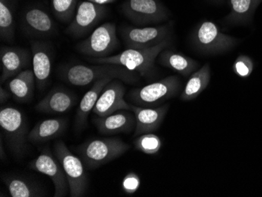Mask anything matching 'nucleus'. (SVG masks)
Masks as SVG:
<instances>
[{
  "mask_svg": "<svg viewBox=\"0 0 262 197\" xmlns=\"http://www.w3.org/2000/svg\"><path fill=\"white\" fill-rule=\"evenodd\" d=\"M59 73L63 80L77 86H86L104 78L120 79L127 83H136L139 80L138 73L117 64H66L60 69Z\"/></svg>",
  "mask_w": 262,
  "mask_h": 197,
  "instance_id": "obj_1",
  "label": "nucleus"
},
{
  "mask_svg": "<svg viewBox=\"0 0 262 197\" xmlns=\"http://www.w3.org/2000/svg\"><path fill=\"white\" fill-rule=\"evenodd\" d=\"M170 45V39L153 48L145 49H126L116 55L101 58H90L93 64H112L123 66L130 71L136 72L141 77L154 79L157 76L156 59L163 50Z\"/></svg>",
  "mask_w": 262,
  "mask_h": 197,
  "instance_id": "obj_2",
  "label": "nucleus"
},
{
  "mask_svg": "<svg viewBox=\"0 0 262 197\" xmlns=\"http://www.w3.org/2000/svg\"><path fill=\"white\" fill-rule=\"evenodd\" d=\"M129 148L121 138H103L86 141L76 150L85 167L93 170L119 158Z\"/></svg>",
  "mask_w": 262,
  "mask_h": 197,
  "instance_id": "obj_3",
  "label": "nucleus"
},
{
  "mask_svg": "<svg viewBox=\"0 0 262 197\" xmlns=\"http://www.w3.org/2000/svg\"><path fill=\"white\" fill-rule=\"evenodd\" d=\"M53 152L66 172L70 196H84L88 191L89 179L81 159L71 152L62 140L57 141L54 143Z\"/></svg>",
  "mask_w": 262,
  "mask_h": 197,
  "instance_id": "obj_4",
  "label": "nucleus"
},
{
  "mask_svg": "<svg viewBox=\"0 0 262 197\" xmlns=\"http://www.w3.org/2000/svg\"><path fill=\"white\" fill-rule=\"evenodd\" d=\"M0 126L12 154L17 158H21L26 154L29 142L27 122L23 113L14 107H2Z\"/></svg>",
  "mask_w": 262,
  "mask_h": 197,
  "instance_id": "obj_5",
  "label": "nucleus"
},
{
  "mask_svg": "<svg viewBox=\"0 0 262 197\" xmlns=\"http://www.w3.org/2000/svg\"><path fill=\"white\" fill-rule=\"evenodd\" d=\"M181 88L182 81L179 78L166 76L161 80L132 90L128 95V99L138 106H154L176 96Z\"/></svg>",
  "mask_w": 262,
  "mask_h": 197,
  "instance_id": "obj_6",
  "label": "nucleus"
},
{
  "mask_svg": "<svg viewBox=\"0 0 262 197\" xmlns=\"http://www.w3.org/2000/svg\"><path fill=\"white\" fill-rule=\"evenodd\" d=\"M192 41L197 50L207 54L227 52L238 42L236 38L221 32L217 25L209 20H204L197 26L192 33Z\"/></svg>",
  "mask_w": 262,
  "mask_h": 197,
  "instance_id": "obj_7",
  "label": "nucleus"
},
{
  "mask_svg": "<svg viewBox=\"0 0 262 197\" xmlns=\"http://www.w3.org/2000/svg\"><path fill=\"white\" fill-rule=\"evenodd\" d=\"M119 44L116 25L108 22L94 29L86 39L77 44L76 50L91 58H101L108 57Z\"/></svg>",
  "mask_w": 262,
  "mask_h": 197,
  "instance_id": "obj_8",
  "label": "nucleus"
},
{
  "mask_svg": "<svg viewBox=\"0 0 262 197\" xmlns=\"http://www.w3.org/2000/svg\"><path fill=\"white\" fill-rule=\"evenodd\" d=\"M171 26L166 24L142 28L126 26L120 35L126 49H145L171 39Z\"/></svg>",
  "mask_w": 262,
  "mask_h": 197,
  "instance_id": "obj_9",
  "label": "nucleus"
},
{
  "mask_svg": "<svg viewBox=\"0 0 262 197\" xmlns=\"http://www.w3.org/2000/svg\"><path fill=\"white\" fill-rule=\"evenodd\" d=\"M122 11L138 26L159 24L170 17L169 10L158 0H126Z\"/></svg>",
  "mask_w": 262,
  "mask_h": 197,
  "instance_id": "obj_10",
  "label": "nucleus"
},
{
  "mask_svg": "<svg viewBox=\"0 0 262 197\" xmlns=\"http://www.w3.org/2000/svg\"><path fill=\"white\" fill-rule=\"evenodd\" d=\"M29 168L48 176L54 186V196L64 197L69 192V185L66 172L61 163L51 152L45 148L36 158L29 163Z\"/></svg>",
  "mask_w": 262,
  "mask_h": 197,
  "instance_id": "obj_11",
  "label": "nucleus"
},
{
  "mask_svg": "<svg viewBox=\"0 0 262 197\" xmlns=\"http://www.w3.org/2000/svg\"><path fill=\"white\" fill-rule=\"evenodd\" d=\"M106 10L105 6L86 0L79 3L73 20L66 29V33L76 38L84 36L101 21L105 15Z\"/></svg>",
  "mask_w": 262,
  "mask_h": 197,
  "instance_id": "obj_12",
  "label": "nucleus"
},
{
  "mask_svg": "<svg viewBox=\"0 0 262 197\" xmlns=\"http://www.w3.org/2000/svg\"><path fill=\"white\" fill-rule=\"evenodd\" d=\"M126 88L120 79H113L104 86L93 110L100 117H107L120 110L131 111L130 104L124 99Z\"/></svg>",
  "mask_w": 262,
  "mask_h": 197,
  "instance_id": "obj_13",
  "label": "nucleus"
},
{
  "mask_svg": "<svg viewBox=\"0 0 262 197\" xmlns=\"http://www.w3.org/2000/svg\"><path fill=\"white\" fill-rule=\"evenodd\" d=\"M32 54V69L35 75V85L42 91L48 84L52 67V51L49 44L34 41L31 44Z\"/></svg>",
  "mask_w": 262,
  "mask_h": 197,
  "instance_id": "obj_14",
  "label": "nucleus"
},
{
  "mask_svg": "<svg viewBox=\"0 0 262 197\" xmlns=\"http://www.w3.org/2000/svg\"><path fill=\"white\" fill-rule=\"evenodd\" d=\"M130 108L136 119V126L134 134V137L136 138L140 135L152 133L158 130L168 112L169 105L165 104L157 108H146L130 105Z\"/></svg>",
  "mask_w": 262,
  "mask_h": 197,
  "instance_id": "obj_15",
  "label": "nucleus"
},
{
  "mask_svg": "<svg viewBox=\"0 0 262 197\" xmlns=\"http://www.w3.org/2000/svg\"><path fill=\"white\" fill-rule=\"evenodd\" d=\"M1 83L17 76L30 64L31 55L28 50L3 46L0 50Z\"/></svg>",
  "mask_w": 262,
  "mask_h": 197,
  "instance_id": "obj_16",
  "label": "nucleus"
},
{
  "mask_svg": "<svg viewBox=\"0 0 262 197\" xmlns=\"http://www.w3.org/2000/svg\"><path fill=\"white\" fill-rule=\"evenodd\" d=\"M93 122L98 132L104 135L130 133L136 126L135 114L128 110L117 111L104 117L97 116L93 119Z\"/></svg>",
  "mask_w": 262,
  "mask_h": 197,
  "instance_id": "obj_17",
  "label": "nucleus"
},
{
  "mask_svg": "<svg viewBox=\"0 0 262 197\" xmlns=\"http://www.w3.org/2000/svg\"><path fill=\"white\" fill-rule=\"evenodd\" d=\"M76 101L77 98L72 91L59 86L51 90L35 105V110L47 114H62L73 108Z\"/></svg>",
  "mask_w": 262,
  "mask_h": 197,
  "instance_id": "obj_18",
  "label": "nucleus"
},
{
  "mask_svg": "<svg viewBox=\"0 0 262 197\" xmlns=\"http://www.w3.org/2000/svg\"><path fill=\"white\" fill-rule=\"evenodd\" d=\"M22 27L26 33L32 36L45 37L54 35L56 26L54 20L42 9L32 7L24 13Z\"/></svg>",
  "mask_w": 262,
  "mask_h": 197,
  "instance_id": "obj_19",
  "label": "nucleus"
},
{
  "mask_svg": "<svg viewBox=\"0 0 262 197\" xmlns=\"http://www.w3.org/2000/svg\"><path fill=\"white\" fill-rule=\"evenodd\" d=\"M67 126V120L64 118L41 120L29 132L28 140L37 145L46 143L61 137L66 132Z\"/></svg>",
  "mask_w": 262,
  "mask_h": 197,
  "instance_id": "obj_20",
  "label": "nucleus"
},
{
  "mask_svg": "<svg viewBox=\"0 0 262 197\" xmlns=\"http://www.w3.org/2000/svg\"><path fill=\"white\" fill-rule=\"evenodd\" d=\"M113 78H104L94 82L92 87L82 97L76 112L75 127L77 132H81L85 128L90 113L94 110L97 101L102 92L104 86L113 80Z\"/></svg>",
  "mask_w": 262,
  "mask_h": 197,
  "instance_id": "obj_21",
  "label": "nucleus"
},
{
  "mask_svg": "<svg viewBox=\"0 0 262 197\" xmlns=\"http://www.w3.org/2000/svg\"><path fill=\"white\" fill-rule=\"evenodd\" d=\"M159 63L172 69L185 77H188L198 69L199 63L191 57L172 50H163L158 55Z\"/></svg>",
  "mask_w": 262,
  "mask_h": 197,
  "instance_id": "obj_22",
  "label": "nucleus"
},
{
  "mask_svg": "<svg viewBox=\"0 0 262 197\" xmlns=\"http://www.w3.org/2000/svg\"><path fill=\"white\" fill-rule=\"evenodd\" d=\"M35 79L33 69H25L8 83L9 91L15 101L20 103L29 102L33 97Z\"/></svg>",
  "mask_w": 262,
  "mask_h": 197,
  "instance_id": "obj_23",
  "label": "nucleus"
},
{
  "mask_svg": "<svg viewBox=\"0 0 262 197\" xmlns=\"http://www.w3.org/2000/svg\"><path fill=\"white\" fill-rule=\"evenodd\" d=\"M262 0H229L230 12L225 18L230 25L251 23L253 16Z\"/></svg>",
  "mask_w": 262,
  "mask_h": 197,
  "instance_id": "obj_24",
  "label": "nucleus"
},
{
  "mask_svg": "<svg viewBox=\"0 0 262 197\" xmlns=\"http://www.w3.org/2000/svg\"><path fill=\"white\" fill-rule=\"evenodd\" d=\"M3 180L11 197L46 196L43 189L29 179L19 176H5Z\"/></svg>",
  "mask_w": 262,
  "mask_h": 197,
  "instance_id": "obj_25",
  "label": "nucleus"
},
{
  "mask_svg": "<svg viewBox=\"0 0 262 197\" xmlns=\"http://www.w3.org/2000/svg\"><path fill=\"white\" fill-rule=\"evenodd\" d=\"M210 77V64L207 63L191 75L181 95V99L188 101L196 98L208 86Z\"/></svg>",
  "mask_w": 262,
  "mask_h": 197,
  "instance_id": "obj_26",
  "label": "nucleus"
},
{
  "mask_svg": "<svg viewBox=\"0 0 262 197\" xmlns=\"http://www.w3.org/2000/svg\"><path fill=\"white\" fill-rule=\"evenodd\" d=\"M10 0H0V36L10 42L14 38V19Z\"/></svg>",
  "mask_w": 262,
  "mask_h": 197,
  "instance_id": "obj_27",
  "label": "nucleus"
},
{
  "mask_svg": "<svg viewBox=\"0 0 262 197\" xmlns=\"http://www.w3.org/2000/svg\"><path fill=\"white\" fill-rule=\"evenodd\" d=\"M134 145L138 151L148 155H154L158 154L163 143L160 137L148 133L137 137L134 141Z\"/></svg>",
  "mask_w": 262,
  "mask_h": 197,
  "instance_id": "obj_28",
  "label": "nucleus"
},
{
  "mask_svg": "<svg viewBox=\"0 0 262 197\" xmlns=\"http://www.w3.org/2000/svg\"><path fill=\"white\" fill-rule=\"evenodd\" d=\"M79 0H52L53 10L56 17L67 23L73 20Z\"/></svg>",
  "mask_w": 262,
  "mask_h": 197,
  "instance_id": "obj_29",
  "label": "nucleus"
},
{
  "mask_svg": "<svg viewBox=\"0 0 262 197\" xmlns=\"http://www.w3.org/2000/svg\"><path fill=\"white\" fill-rule=\"evenodd\" d=\"M254 62L247 55H239L235 59L232 69L235 75L241 78H248L254 70Z\"/></svg>",
  "mask_w": 262,
  "mask_h": 197,
  "instance_id": "obj_30",
  "label": "nucleus"
},
{
  "mask_svg": "<svg viewBox=\"0 0 262 197\" xmlns=\"http://www.w3.org/2000/svg\"><path fill=\"white\" fill-rule=\"evenodd\" d=\"M141 185V179L137 173L129 172L123 178L122 189L126 194H134L138 190Z\"/></svg>",
  "mask_w": 262,
  "mask_h": 197,
  "instance_id": "obj_31",
  "label": "nucleus"
},
{
  "mask_svg": "<svg viewBox=\"0 0 262 197\" xmlns=\"http://www.w3.org/2000/svg\"><path fill=\"white\" fill-rule=\"evenodd\" d=\"M11 96V93L10 91H7L2 86L0 87V102H1V104L7 101Z\"/></svg>",
  "mask_w": 262,
  "mask_h": 197,
  "instance_id": "obj_32",
  "label": "nucleus"
},
{
  "mask_svg": "<svg viewBox=\"0 0 262 197\" xmlns=\"http://www.w3.org/2000/svg\"><path fill=\"white\" fill-rule=\"evenodd\" d=\"M86 1L98 4V5L105 6L106 4H113V3L116 2V0H86Z\"/></svg>",
  "mask_w": 262,
  "mask_h": 197,
  "instance_id": "obj_33",
  "label": "nucleus"
},
{
  "mask_svg": "<svg viewBox=\"0 0 262 197\" xmlns=\"http://www.w3.org/2000/svg\"><path fill=\"white\" fill-rule=\"evenodd\" d=\"M0 148H1V154H0V157H1V159L4 160V158H6V155L4 154V145H3V140L2 138H1V141H0Z\"/></svg>",
  "mask_w": 262,
  "mask_h": 197,
  "instance_id": "obj_34",
  "label": "nucleus"
},
{
  "mask_svg": "<svg viewBox=\"0 0 262 197\" xmlns=\"http://www.w3.org/2000/svg\"><path fill=\"white\" fill-rule=\"evenodd\" d=\"M212 1H213V2L217 3V4H220L223 0H212Z\"/></svg>",
  "mask_w": 262,
  "mask_h": 197,
  "instance_id": "obj_35",
  "label": "nucleus"
}]
</instances>
